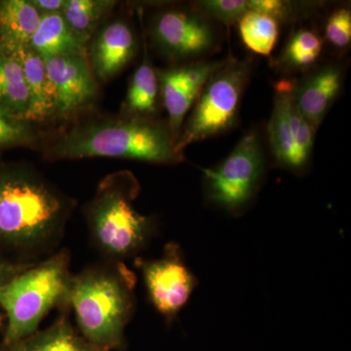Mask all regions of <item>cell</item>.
<instances>
[{
  "label": "cell",
  "instance_id": "8992f818",
  "mask_svg": "<svg viewBox=\"0 0 351 351\" xmlns=\"http://www.w3.org/2000/svg\"><path fill=\"white\" fill-rule=\"evenodd\" d=\"M250 73V66L246 62H230L208 80L176 142L178 154H182L193 143L232 128L237 121L240 101Z\"/></svg>",
  "mask_w": 351,
  "mask_h": 351
},
{
  "label": "cell",
  "instance_id": "83f0119b",
  "mask_svg": "<svg viewBox=\"0 0 351 351\" xmlns=\"http://www.w3.org/2000/svg\"><path fill=\"white\" fill-rule=\"evenodd\" d=\"M249 10L265 14L270 17L279 20L290 19L295 13V5L292 2L281 0H249Z\"/></svg>",
  "mask_w": 351,
  "mask_h": 351
},
{
  "label": "cell",
  "instance_id": "e0dca14e",
  "mask_svg": "<svg viewBox=\"0 0 351 351\" xmlns=\"http://www.w3.org/2000/svg\"><path fill=\"white\" fill-rule=\"evenodd\" d=\"M9 348V351H104L77 334L64 315L47 329L36 332Z\"/></svg>",
  "mask_w": 351,
  "mask_h": 351
},
{
  "label": "cell",
  "instance_id": "7c38bea8",
  "mask_svg": "<svg viewBox=\"0 0 351 351\" xmlns=\"http://www.w3.org/2000/svg\"><path fill=\"white\" fill-rule=\"evenodd\" d=\"M22 66L29 93V108L25 119L41 123L56 117V101L43 58L29 45L12 52Z\"/></svg>",
  "mask_w": 351,
  "mask_h": 351
},
{
  "label": "cell",
  "instance_id": "7402d4cb",
  "mask_svg": "<svg viewBox=\"0 0 351 351\" xmlns=\"http://www.w3.org/2000/svg\"><path fill=\"white\" fill-rule=\"evenodd\" d=\"M240 36L245 45L257 54L267 56L278 38V22L257 11L249 10L239 21Z\"/></svg>",
  "mask_w": 351,
  "mask_h": 351
},
{
  "label": "cell",
  "instance_id": "f1b7e54d",
  "mask_svg": "<svg viewBox=\"0 0 351 351\" xmlns=\"http://www.w3.org/2000/svg\"><path fill=\"white\" fill-rule=\"evenodd\" d=\"M34 263H12L0 257V287L23 270L29 269Z\"/></svg>",
  "mask_w": 351,
  "mask_h": 351
},
{
  "label": "cell",
  "instance_id": "44dd1931",
  "mask_svg": "<svg viewBox=\"0 0 351 351\" xmlns=\"http://www.w3.org/2000/svg\"><path fill=\"white\" fill-rule=\"evenodd\" d=\"M117 3L112 0H66L61 14L71 29L89 43Z\"/></svg>",
  "mask_w": 351,
  "mask_h": 351
},
{
  "label": "cell",
  "instance_id": "9c48e42d",
  "mask_svg": "<svg viewBox=\"0 0 351 351\" xmlns=\"http://www.w3.org/2000/svg\"><path fill=\"white\" fill-rule=\"evenodd\" d=\"M55 101L56 117L71 119L93 106L98 98V80L86 56L71 55L44 60Z\"/></svg>",
  "mask_w": 351,
  "mask_h": 351
},
{
  "label": "cell",
  "instance_id": "8fae6325",
  "mask_svg": "<svg viewBox=\"0 0 351 351\" xmlns=\"http://www.w3.org/2000/svg\"><path fill=\"white\" fill-rule=\"evenodd\" d=\"M137 51L135 34L125 21L103 25L88 44L87 59L95 77L107 82L130 63Z\"/></svg>",
  "mask_w": 351,
  "mask_h": 351
},
{
  "label": "cell",
  "instance_id": "4fadbf2b",
  "mask_svg": "<svg viewBox=\"0 0 351 351\" xmlns=\"http://www.w3.org/2000/svg\"><path fill=\"white\" fill-rule=\"evenodd\" d=\"M341 73L336 66L319 69L294 87V100L307 121L317 128L339 94Z\"/></svg>",
  "mask_w": 351,
  "mask_h": 351
},
{
  "label": "cell",
  "instance_id": "3957f363",
  "mask_svg": "<svg viewBox=\"0 0 351 351\" xmlns=\"http://www.w3.org/2000/svg\"><path fill=\"white\" fill-rule=\"evenodd\" d=\"M136 277L119 262L91 265L71 276L66 304L82 336L104 351L119 350L135 307Z\"/></svg>",
  "mask_w": 351,
  "mask_h": 351
},
{
  "label": "cell",
  "instance_id": "ffe728a7",
  "mask_svg": "<svg viewBox=\"0 0 351 351\" xmlns=\"http://www.w3.org/2000/svg\"><path fill=\"white\" fill-rule=\"evenodd\" d=\"M158 90L157 71H154L145 56L132 77L124 104L125 113L123 115L149 119L156 112Z\"/></svg>",
  "mask_w": 351,
  "mask_h": 351
},
{
  "label": "cell",
  "instance_id": "4316f807",
  "mask_svg": "<svg viewBox=\"0 0 351 351\" xmlns=\"http://www.w3.org/2000/svg\"><path fill=\"white\" fill-rule=\"evenodd\" d=\"M223 62H206L195 63L180 68L182 80L186 86L199 94L208 80L225 66Z\"/></svg>",
  "mask_w": 351,
  "mask_h": 351
},
{
  "label": "cell",
  "instance_id": "52a82bcc",
  "mask_svg": "<svg viewBox=\"0 0 351 351\" xmlns=\"http://www.w3.org/2000/svg\"><path fill=\"white\" fill-rule=\"evenodd\" d=\"M263 170L260 140L255 132H249L223 162L203 169L208 202L228 213L239 214L257 193Z\"/></svg>",
  "mask_w": 351,
  "mask_h": 351
},
{
  "label": "cell",
  "instance_id": "484cf974",
  "mask_svg": "<svg viewBox=\"0 0 351 351\" xmlns=\"http://www.w3.org/2000/svg\"><path fill=\"white\" fill-rule=\"evenodd\" d=\"M328 41L338 48L346 47L351 40V13L346 8L339 9L330 16L326 24Z\"/></svg>",
  "mask_w": 351,
  "mask_h": 351
},
{
  "label": "cell",
  "instance_id": "f546056e",
  "mask_svg": "<svg viewBox=\"0 0 351 351\" xmlns=\"http://www.w3.org/2000/svg\"><path fill=\"white\" fill-rule=\"evenodd\" d=\"M40 15L62 13L66 0H29Z\"/></svg>",
  "mask_w": 351,
  "mask_h": 351
},
{
  "label": "cell",
  "instance_id": "7a4b0ae2",
  "mask_svg": "<svg viewBox=\"0 0 351 351\" xmlns=\"http://www.w3.org/2000/svg\"><path fill=\"white\" fill-rule=\"evenodd\" d=\"M50 160L91 157L133 159L175 164L182 154L175 149L169 128L149 119L121 117L89 120L71 127L44 152Z\"/></svg>",
  "mask_w": 351,
  "mask_h": 351
},
{
  "label": "cell",
  "instance_id": "603a6c76",
  "mask_svg": "<svg viewBox=\"0 0 351 351\" xmlns=\"http://www.w3.org/2000/svg\"><path fill=\"white\" fill-rule=\"evenodd\" d=\"M38 144V134L34 124L0 108V151L12 147H34Z\"/></svg>",
  "mask_w": 351,
  "mask_h": 351
},
{
  "label": "cell",
  "instance_id": "4dcf8cb0",
  "mask_svg": "<svg viewBox=\"0 0 351 351\" xmlns=\"http://www.w3.org/2000/svg\"><path fill=\"white\" fill-rule=\"evenodd\" d=\"M3 316H2L1 314H0V327H1L2 325H3Z\"/></svg>",
  "mask_w": 351,
  "mask_h": 351
},
{
  "label": "cell",
  "instance_id": "d6986e66",
  "mask_svg": "<svg viewBox=\"0 0 351 351\" xmlns=\"http://www.w3.org/2000/svg\"><path fill=\"white\" fill-rule=\"evenodd\" d=\"M0 108L27 120L29 93L22 66L13 53L3 50H0Z\"/></svg>",
  "mask_w": 351,
  "mask_h": 351
},
{
  "label": "cell",
  "instance_id": "9a60e30c",
  "mask_svg": "<svg viewBox=\"0 0 351 351\" xmlns=\"http://www.w3.org/2000/svg\"><path fill=\"white\" fill-rule=\"evenodd\" d=\"M292 87L293 83L290 82L277 84L276 101L269 124V138L277 163L287 169L301 171L306 165L298 152L295 132L287 110V95Z\"/></svg>",
  "mask_w": 351,
  "mask_h": 351
},
{
  "label": "cell",
  "instance_id": "5bb4252c",
  "mask_svg": "<svg viewBox=\"0 0 351 351\" xmlns=\"http://www.w3.org/2000/svg\"><path fill=\"white\" fill-rule=\"evenodd\" d=\"M87 40L75 34L61 13L41 15L29 46L43 60L80 55L87 57Z\"/></svg>",
  "mask_w": 351,
  "mask_h": 351
},
{
  "label": "cell",
  "instance_id": "ac0fdd59",
  "mask_svg": "<svg viewBox=\"0 0 351 351\" xmlns=\"http://www.w3.org/2000/svg\"><path fill=\"white\" fill-rule=\"evenodd\" d=\"M157 76L164 107L169 115L168 128L176 145L182 132V121L199 94L184 84L180 69L157 71Z\"/></svg>",
  "mask_w": 351,
  "mask_h": 351
},
{
  "label": "cell",
  "instance_id": "cb8c5ba5",
  "mask_svg": "<svg viewBox=\"0 0 351 351\" xmlns=\"http://www.w3.org/2000/svg\"><path fill=\"white\" fill-rule=\"evenodd\" d=\"M321 50L322 41L315 32L300 29L289 40L282 61L291 68H306L318 59Z\"/></svg>",
  "mask_w": 351,
  "mask_h": 351
},
{
  "label": "cell",
  "instance_id": "30bf717a",
  "mask_svg": "<svg viewBox=\"0 0 351 351\" xmlns=\"http://www.w3.org/2000/svg\"><path fill=\"white\" fill-rule=\"evenodd\" d=\"M152 38L166 56L189 59L206 54L215 45L212 25L200 14L166 10L152 25Z\"/></svg>",
  "mask_w": 351,
  "mask_h": 351
},
{
  "label": "cell",
  "instance_id": "d4e9b609",
  "mask_svg": "<svg viewBox=\"0 0 351 351\" xmlns=\"http://www.w3.org/2000/svg\"><path fill=\"white\" fill-rule=\"evenodd\" d=\"M195 6L205 15L225 25L239 22L249 11L246 0H202L196 2Z\"/></svg>",
  "mask_w": 351,
  "mask_h": 351
},
{
  "label": "cell",
  "instance_id": "2e32d148",
  "mask_svg": "<svg viewBox=\"0 0 351 351\" xmlns=\"http://www.w3.org/2000/svg\"><path fill=\"white\" fill-rule=\"evenodd\" d=\"M40 18L29 0L0 1V50L12 53L29 45Z\"/></svg>",
  "mask_w": 351,
  "mask_h": 351
},
{
  "label": "cell",
  "instance_id": "5b68a950",
  "mask_svg": "<svg viewBox=\"0 0 351 351\" xmlns=\"http://www.w3.org/2000/svg\"><path fill=\"white\" fill-rule=\"evenodd\" d=\"M71 276L69 253L62 250L43 262L34 263L0 287V307L6 319V346L38 332L51 309L66 304Z\"/></svg>",
  "mask_w": 351,
  "mask_h": 351
},
{
  "label": "cell",
  "instance_id": "ba28073f",
  "mask_svg": "<svg viewBox=\"0 0 351 351\" xmlns=\"http://www.w3.org/2000/svg\"><path fill=\"white\" fill-rule=\"evenodd\" d=\"M147 295L152 306L167 321L174 319L186 306L197 285L186 267L179 245H166L163 255L154 260L138 258Z\"/></svg>",
  "mask_w": 351,
  "mask_h": 351
},
{
  "label": "cell",
  "instance_id": "277c9868",
  "mask_svg": "<svg viewBox=\"0 0 351 351\" xmlns=\"http://www.w3.org/2000/svg\"><path fill=\"white\" fill-rule=\"evenodd\" d=\"M138 193V182L134 175L127 171L117 172L101 182L88 205L92 239L110 262L122 263L135 256L154 235L152 219L134 207Z\"/></svg>",
  "mask_w": 351,
  "mask_h": 351
},
{
  "label": "cell",
  "instance_id": "6da1fadb",
  "mask_svg": "<svg viewBox=\"0 0 351 351\" xmlns=\"http://www.w3.org/2000/svg\"><path fill=\"white\" fill-rule=\"evenodd\" d=\"M71 207L34 168L0 163V243L32 253L47 248L63 232Z\"/></svg>",
  "mask_w": 351,
  "mask_h": 351
}]
</instances>
